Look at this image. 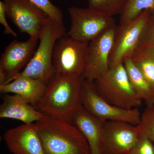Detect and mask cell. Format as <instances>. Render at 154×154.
<instances>
[{"mask_svg": "<svg viewBox=\"0 0 154 154\" xmlns=\"http://www.w3.org/2000/svg\"><path fill=\"white\" fill-rule=\"evenodd\" d=\"M140 138L135 125L108 120L102 128V154H128Z\"/></svg>", "mask_w": 154, "mask_h": 154, "instance_id": "cell-11", "label": "cell"}, {"mask_svg": "<svg viewBox=\"0 0 154 154\" xmlns=\"http://www.w3.org/2000/svg\"><path fill=\"white\" fill-rule=\"evenodd\" d=\"M6 15L22 33L39 38L48 16L28 0H2Z\"/></svg>", "mask_w": 154, "mask_h": 154, "instance_id": "cell-10", "label": "cell"}, {"mask_svg": "<svg viewBox=\"0 0 154 154\" xmlns=\"http://www.w3.org/2000/svg\"><path fill=\"white\" fill-rule=\"evenodd\" d=\"M104 122L82 108L74 116L72 124L82 133L88 142L91 154H102V128Z\"/></svg>", "mask_w": 154, "mask_h": 154, "instance_id": "cell-15", "label": "cell"}, {"mask_svg": "<svg viewBox=\"0 0 154 154\" xmlns=\"http://www.w3.org/2000/svg\"><path fill=\"white\" fill-rule=\"evenodd\" d=\"M65 34L63 24L57 23L48 17L45 23L39 38V45L33 57L24 69L12 81L19 77H27L41 80L48 85L55 75L52 62L54 45L58 38Z\"/></svg>", "mask_w": 154, "mask_h": 154, "instance_id": "cell-3", "label": "cell"}, {"mask_svg": "<svg viewBox=\"0 0 154 154\" xmlns=\"http://www.w3.org/2000/svg\"><path fill=\"white\" fill-rule=\"evenodd\" d=\"M136 127L140 137L148 139L154 143V105L146 106Z\"/></svg>", "mask_w": 154, "mask_h": 154, "instance_id": "cell-21", "label": "cell"}, {"mask_svg": "<svg viewBox=\"0 0 154 154\" xmlns=\"http://www.w3.org/2000/svg\"><path fill=\"white\" fill-rule=\"evenodd\" d=\"M146 10L154 11V0H127L120 14L119 25H124L137 18Z\"/></svg>", "mask_w": 154, "mask_h": 154, "instance_id": "cell-19", "label": "cell"}, {"mask_svg": "<svg viewBox=\"0 0 154 154\" xmlns=\"http://www.w3.org/2000/svg\"><path fill=\"white\" fill-rule=\"evenodd\" d=\"M145 10L137 18L126 25L117 26L109 61V68L124 63L131 58L140 44L152 13Z\"/></svg>", "mask_w": 154, "mask_h": 154, "instance_id": "cell-8", "label": "cell"}, {"mask_svg": "<svg viewBox=\"0 0 154 154\" xmlns=\"http://www.w3.org/2000/svg\"><path fill=\"white\" fill-rule=\"evenodd\" d=\"M35 124L45 154H91L85 138L71 123L44 114Z\"/></svg>", "mask_w": 154, "mask_h": 154, "instance_id": "cell-2", "label": "cell"}, {"mask_svg": "<svg viewBox=\"0 0 154 154\" xmlns=\"http://www.w3.org/2000/svg\"><path fill=\"white\" fill-rule=\"evenodd\" d=\"M128 154H154V143L148 139L140 137Z\"/></svg>", "mask_w": 154, "mask_h": 154, "instance_id": "cell-24", "label": "cell"}, {"mask_svg": "<svg viewBox=\"0 0 154 154\" xmlns=\"http://www.w3.org/2000/svg\"><path fill=\"white\" fill-rule=\"evenodd\" d=\"M89 44L76 40L66 33L58 38L52 57L55 74L82 76Z\"/></svg>", "mask_w": 154, "mask_h": 154, "instance_id": "cell-6", "label": "cell"}, {"mask_svg": "<svg viewBox=\"0 0 154 154\" xmlns=\"http://www.w3.org/2000/svg\"><path fill=\"white\" fill-rule=\"evenodd\" d=\"M4 140L14 154H45L35 123L24 124L6 131Z\"/></svg>", "mask_w": 154, "mask_h": 154, "instance_id": "cell-13", "label": "cell"}, {"mask_svg": "<svg viewBox=\"0 0 154 154\" xmlns=\"http://www.w3.org/2000/svg\"><path fill=\"white\" fill-rule=\"evenodd\" d=\"M83 79L82 76L55 74L35 107L44 114L72 124L74 116L83 108Z\"/></svg>", "mask_w": 154, "mask_h": 154, "instance_id": "cell-1", "label": "cell"}, {"mask_svg": "<svg viewBox=\"0 0 154 154\" xmlns=\"http://www.w3.org/2000/svg\"><path fill=\"white\" fill-rule=\"evenodd\" d=\"M131 58L139 69L154 93V52L138 50Z\"/></svg>", "mask_w": 154, "mask_h": 154, "instance_id": "cell-18", "label": "cell"}, {"mask_svg": "<svg viewBox=\"0 0 154 154\" xmlns=\"http://www.w3.org/2000/svg\"><path fill=\"white\" fill-rule=\"evenodd\" d=\"M47 85L41 80L21 77L0 86V91L2 93H13L21 96L35 107L44 95Z\"/></svg>", "mask_w": 154, "mask_h": 154, "instance_id": "cell-16", "label": "cell"}, {"mask_svg": "<svg viewBox=\"0 0 154 154\" xmlns=\"http://www.w3.org/2000/svg\"><path fill=\"white\" fill-rule=\"evenodd\" d=\"M38 40L36 37H30L24 42L15 40L6 47L0 60V70L7 78L6 84L11 82L28 65L35 52Z\"/></svg>", "mask_w": 154, "mask_h": 154, "instance_id": "cell-12", "label": "cell"}, {"mask_svg": "<svg viewBox=\"0 0 154 154\" xmlns=\"http://www.w3.org/2000/svg\"><path fill=\"white\" fill-rule=\"evenodd\" d=\"M46 14L49 18L60 24L63 23V15L60 9L54 5L50 0H28Z\"/></svg>", "mask_w": 154, "mask_h": 154, "instance_id": "cell-22", "label": "cell"}, {"mask_svg": "<svg viewBox=\"0 0 154 154\" xmlns=\"http://www.w3.org/2000/svg\"><path fill=\"white\" fill-rule=\"evenodd\" d=\"M44 115V113L16 94L5 96L0 107V118L16 119L24 124L35 123Z\"/></svg>", "mask_w": 154, "mask_h": 154, "instance_id": "cell-14", "label": "cell"}, {"mask_svg": "<svg viewBox=\"0 0 154 154\" xmlns=\"http://www.w3.org/2000/svg\"><path fill=\"white\" fill-rule=\"evenodd\" d=\"M138 50H148L154 52V11H152Z\"/></svg>", "mask_w": 154, "mask_h": 154, "instance_id": "cell-23", "label": "cell"}, {"mask_svg": "<svg viewBox=\"0 0 154 154\" xmlns=\"http://www.w3.org/2000/svg\"><path fill=\"white\" fill-rule=\"evenodd\" d=\"M81 100L83 108L103 122H124L136 126L140 122L141 114L138 108L128 110L109 104L98 94L94 83L85 79L82 84Z\"/></svg>", "mask_w": 154, "mask_h": 154, "instance_id": "cell-5", "label": "cell"}, {"mask_svg": "<svg viewBox=\"0 0 154 154\" xmlns=\"http://www.w3.org/2000/svg\"><path fill=\"white\" fill-rule=\"evenodd\" d=\"M117 26L107 30L89 42L82 77L94 82L107 72Z\"/></svg>", "mask_w": 154, "mask_h": 154, "instance_id": "cell-9", "label": "cell"}, {"mask_svg": "<svg viewBox=\"0 0 154 154\" xmlns=\"http://www.w3.org/2000/svg\"><path fill=\"white\" fill-rule=\"evenodd\" d=\"M93 83L98 94L113 106L129 110L141 105L143 100L131 87L124 64L110 68Z\"/></svg>", "mask_w": 154, "mask_h": 154, "instance_id": "cell-4", "label": "cell"}, {"mask_svg": "<svg viewBox=\"0 0 154 154\" xmlns=\"http://www.w3.org/2000/svg\"><path fill=\"white\" fill-rule=\"evenodd\" d=\"M5 7L2 1H0V23L4 26V34L11 35L17 37V33L14 31L8 23L7 19Z\"/></svg>", "mask_w": 154, "mask_h": 154, "instance_id": "cell-25", "label": "cell"}, {"mask_svg": "<svg viewBox=\"0 0 154 154\" xmlns=\"http://www.w3.org/2000/svg\"><path fill=\"white\" fill-rule=\"evenodd\" d=\"M127 0H88V8L113 17L121 14Z\"/></svg>", "mask_w": 154, "mask_h": 154, "instance_id": "cell-20", "label": "cell"}, {"mask_svg": "<svg viewBox=\"0 0 154 154\" xmlns=\"http://www.w3.org/2000/svg\"><path fill=\"white\" fill-rule=\"evenodd\" d=\"M68 10L71 24L67 34L79 41L90 42L116 25L113 17L89 8L72 6Z\"/></svg>", "mask_w": 154, "mask_h": 154, "instance_id": "cell-7", "label": "cell"}, {"mask_svg": "<svg viewBox=\"0 0 154 154\" xmlns=\"http://www.w3.org/2000/svg\"><path fill=\"white\" fill-rule=\"evenodd\" d=\"M124 65L130 83L139 98L146 106L154 105V93L141 72L131 58L125 61Z\"/></svg>", "mask_w": 154, "mask_h": 154, "instance_id": "cell-17", "label": "cell"}]
</instances>
